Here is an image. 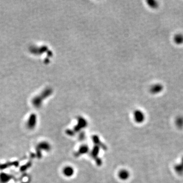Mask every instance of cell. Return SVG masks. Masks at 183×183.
Segmentation results:
<instances>
[{
	"instance_id": "obj_1",
	"label": "cell",
	"mask_w": 183,
	"mask_h": 183,
	"mask_svg": "<svg viewBox=\"0 0 183 183\" xmlns=\"http://www.w3.org/2000/svg\"><path fill=\"white\" fill-rule=\"evenodd\" d=\"M37 124V117L35 114H32L30 116L29 118L28 119L27 122V127L28 129H34L36 127Z\"/></svg>"
},
{
	"instance_id": "obj_2",
	"label": "cell",
	"mask_w": 183,
	"mask_h": 183,
	"mask_svg": "<svg viewBox=\"0 0 183 183\" xmlns=\"http://www.w3.org/2000/svg\"><path fill=\"white\" fill-rule=\"evenodd\" d=\"M63 174L64 176L70 178L73 176L75 174V169L71 166H66L63 169Z\"/></svg>"
},
{
	"instance_id": "obj_3",
	"label": "cell",
	"mask_w": 183,
	"mask_h": 183,
	"mask_svg": "<svg viewBox=\"0 0 183 183\" xmlns=\"http://www.w3.org/2000/svg\"><path fill=\"white\" fill-rule=\"evenodd\" d=\"M119 178L121 180H125L129 178V172L126 169H121L118 173Z\"/></svg>"
},
{
	"instance_id": "obj_4",
	"label": "cell",
	"mask_w": 183,
	"mask_h": 183,
	"mask_svg": "<svg viewBox=\"0 0 183 183\" xmlns=\"http://www.w3.org/2000/svg\"><path fill=\"white\" fill-rule=\"evenodd\" d=\"M39 150H45V151H49L51 149V146L47 142H42L38 146Z\"/></svg>"
},
{
	"instance_id": "obj_5",
	"label": "cell",
	"mask_w": 183,
	"mask_h": 183,
	"mask_svg": "<svg viewBox=\"0 0 183 183\" xmlns=\"http://www.w3.org/2000/svg\"><path fill=\"white\" fill-rule=\"evenodd\" d=\"M89 147L86 145H83L80 147L78 152L76 153V156L77 157L82 155L83 154H86L89 151Z\"/></svg>"
},
{
	"instance_id": "obj_6",
	"label": "cell",
	"mask_w": 183,
	"mask_h": 183,
	"mask_svg": "<svg viewBox=\"0 0 183 183\" xmlns=\"http://www.w3.org/2000/svg\"><path fill=\"white\" fill-rule=\"evenodd\" d=\"M86 121L83 119H81L78 122V125L76 126L75 128V131H80V129H82L86 127Z\"/></svg>"
},
{
	"instance_id": "obj_7",
	"label": "cell",
	"mask_w": 183,
	"mask_h": 183,
	"mask_svg": "<svg viewBox=\"0 0 183 183\" xmlns=\"http://www.w3.org/2000/svg\"><path fill=\"white\" fill-rule=\"evenodd\" d=\"M99 152V147L98 146H96L93 148V150L92 152V156L93 158H96L98 155Z\"/></svg>"
},
{
	"instance_id": "obj_8",
	"label": "cell",
	"mask_w": 183,
	"mask_h": 183,
	"mask_svg": "<svg viewBox=\"0 0 183 183\" xmlns=\"http://www.w3.org/2000/svg\"><path fill=\"white\" fill-rule=\"evenodd\" d=\"M175 40L178 43H180L183 42V37L180 35H178L177 36H175Z\"/></svg>"
},
{
	"instance_id": "obj_9",
	"label": "cell",
	"mask_w": 183,
	"mask_h": 183,
	"mask_svg": "<svg viewBox=\"0 0 183 183\" xmlns=\"http://www.w3.org/2000/svg\"><path fill=\"white\" fill-rule=\"evenodd\" d=\"M161 90V86H154L152 89L153 93H157V92H159L160 90Z\"/></svg>"
}]
</instances>
